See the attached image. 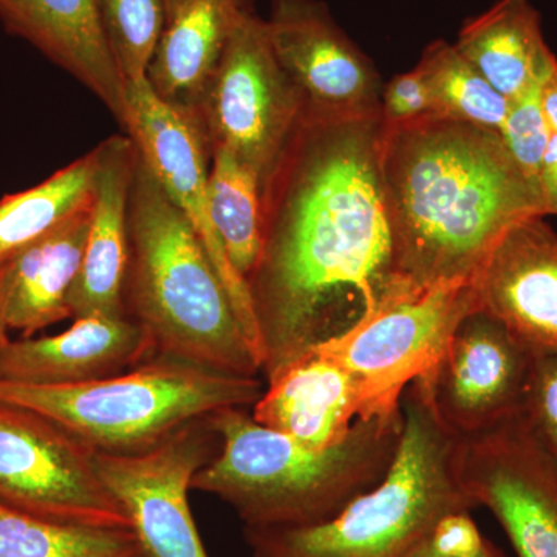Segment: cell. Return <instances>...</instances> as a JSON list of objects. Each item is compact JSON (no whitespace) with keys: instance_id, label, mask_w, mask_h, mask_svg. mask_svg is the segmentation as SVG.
Segmentation results:
<instances>
[{"instance_id":"obj_28","label":"cell","mask_w":557,"mask_h":557,"mask_svg":"<svg viewBox=\"0 0 557 557\" xmlns=\"http://www.w3.org/2000/svg\"><path fill=\"white\" fill-rule=\"evenodd\" d=\"M541 87L542 83L534 84L525 94L509 101L507 119L498 131L520 171L537 190L542 161L552 138L542 108Z\"/></svg>"},{"instance_id":"obj_16","label":"cell","mask_w":557,"mask_h":557,"mask_svg":"<svg viewBox=\"0 0 557 557\" xmlns=\"http://www.w3.org/2000/svg\"><path fill=\"white\" fill-rule=\"evenodd\" d=\"M73 321L60 335L10 341L0 350V381L70 386L119 375L157 357L149 333L131 317Z\"/></svg>"},{"instance_id":"obj_8","label":"cell","mask_w":557,"mask_h":557,"mask_svg":"<svg viewBox=\"0 0 557 557\" xmlns=\"http://www.w3.org/2000/svg\"><path fill=\"white\" fill-rule=\"evenodd\" d=\"M306 102L278 62L267 22L242 21L196 113L209 152L228 150L265 183L298 126Z\"/></svg>"},{"instance_id":"obj_14","label":"cell","mask_w":557,"mask_h":557,"mask_svg":"<svg viewBox=\"0 0 557 557\" xmlns=\"http://www.w3.org/2000/svg\"><path fill=\"white\" fill-rule=\"evenodd\" d=\"M267 28L306 108L324 115H381L379 70L322 0H273Z\"/></svg>"},{"instance_id":"obj_6","label":"cell","mask_w":557,"mask_h":557,"mask_svg":"<svg viewBox=\"0 0 557 557\" xmlns=\"http://www.w3.org/2000/svg\"><path fill=\"white\" fill-rule=\"evenodd\" d=\"M265 387L259 376L153 357L119 375L70 386L0 381V403L49 418L97 453L135 454L220 409L252 408Z\"/></svg>"},{"instance_id":"obj_7","label":"cell","mask_w":557,"mask_h":557,"mask_svg":"<svg viewBox=\"0 0 557 557\" xmlns=\"http://www.w3.org/2000/svg\"><path fill=\"white\" fill-rule=\"evenodd\" d=\"M478 309L474 278L449 282L392 300L343 335L311 348L354 376L359 418L387 416L401 408L406 387L437 366L458 324Z\"/></svg>"},{"instance_id":"obj_15","label":"cell","mask_w":557,"mask_h":557,"mask_svg":"<svg viewBox=\"0 0 557 557\" xmlns=\"http://www.w3.org/2000/svg\"><path fill=\"white\" fill-rule=\"evenodd\" d=\"M480 309L533 351L557 350V233L545 218L516 223L474 277Z\"/></svg>"},{"instance_id":"obj_3","label":"cell","mask_w":557,"mask_h":557,"mask_svg":"<svg viewBox=\"0 0 557 557\" xmlns=\"http://www.w3.org/2000/svg\"><path fill=\"white\" fill-rule=\"evenodd\" d=\"M209 420L220 450L194 475L190 491L222 498L247 530L317 525L335 518L386 478L403 431L399 408L358 418L339 445L314 449L263 426L247 408L220 409Z\"/></svg>"},{"instance_id":"obj_1","label":"cell","mask_w":557,"mask_h":557,"mask_svg":"<svg viewBox=\"0 0 557 557\" xmlns=\"http://www.w3.org/2000/svg\"><path fill=\"white\" fill-rule=\"evenodd\" d=\"M381 115L304 108L262 186L263 240L248 288L269 380L401 298L380 172Z\"/></svg>"},{"instance_id":"obj_17","label":"cell","mask_w":557,"mask_h":557,"mask_svg":"<svg viewBox=\"0 0 557 557\" xmlns=\"http://www.w3.org/2000/svg\"><path fill=\"white\" fill-rule=\"evenodd\" d=\"M97 190L83 263L70 289L72 318L127 317L124 285L129 269V197L137 148L129 135L97 146Z\"/></svg>"},{"instance_id":"obj_32","label":"cell","mask_w":557,"mask_h":557,"mask_svg":"<svg viewBox=\"0 0 557 557\" xmlns=\"http://www.w3.org/2000/svg\"><path fill=\"white\" fill-rule=\"evenodd\" d=\"M539 194H541L542 211L547 215H557V135L552 134L547 152L542 161L539 174Z\"/></svg>"},{"instance_id":"obj_21","label":"cell","mask_w":557,"mask_h":557,"mask_svg":"<svg viewBox=\"0 0 557 557\" xmlns=\"http://www.w3.org/2000/svg\"><path fill=\"white\" fill-rule=\"evenodd\" d=\"M456 47L508 101L544 83L557 60L531 0H498L465 22Z\"/></svg>"},{"instance_id":"obj_20","label":"cell","mask_w":557,"mask_h":557,"mask_svg":"<svg viewBox=\"0 0 557 557\" xmlns=\"http://www.w3.org/2000/svg\"><path fill=\"white\" fill-rule=\"evenodd\" d=\"M256 0H183L166 20L150 61L149 86L161 101L189 113L197 110L223 51Z\"/></svg>"},{"instance_id":"obj_19","label":"cell","mask_w":557,"mask_h":557,"mask_svg":"<svg viewBox=\"0 0 557 557\" xmlns=\"http://www.w3.org/2000/svg\"><path fill=\"white\" fill-rule=\"evenodd\" d=\"M359 413L354 376L336 359L310 348L267 380L251 416L310 448L327 449L346 440Z\"/></svg>"},{"instance_id":"obj_5","label":"cell","mask_w":557,"mask_h":557,"mask_svg":"<svg viewBox=\"0 0 557 557\" xmlns=\"http://www.w3.org/2000/svg\"><path fill=\"white\" fill-rule=\"evenodd\" d=\"M403 431L386 478L317 525L247 530L255 557H406L445 516L472 511L458 475L460 437L416 380L401 397Z\"/></svg>"},{"instance_id":"obj_11","label":"cell","mask_w":557,"mask_h":557,"mask_svg":"<svg viewBox=\"0 0 557 557\" xmlns=\"http://www.w3.org/2000/svg\"><path fill=\"white\" fill-rule=\"evenodd\" d=\"M219 450L220 437L208 416L141 453L95 456L98 474L126 509L149 557H208L188 493L194 475Z\"/></svg>"},{"instance_id":"obj_25","label":"cell","mask_w":557,"mask_h":557,"mask_svg":"<svg viewBox=\"0 0 557 557\" xmlns=\"http://www.w3.org/2000/svg\"><path fill=\"white\" fill-rule=\"evenodd\" d=\"M0 557H149L134 530L69 525L0 504Z\"/></svg>"},{"instance_id":"obj_2","label":"cell","mask_w":557,"mask_h":557,"mask_svg":"<svg viewBox=\"0 0 557 557\" xmlns=\"http://www.w3.org/2000/svg\"><path fill=\"white\" fill-rule=\"evenodd\" d=\"M380 172L405 296L472 281L516 223L545 218L500 134L467 121L383 123Z\"/></svg>"},{"instance_id":"obj_31","label":"cell","mask_w":557,"mask_h":557,"mask_svg":"<svg viewBox=\"0 0 557 557\" xmlns=\"http://www.w3.org/2000/svg\"><path fill=\"white\" fill-rule=\"evenodd\" d=\"M434 113L437 112L431 91L417 67L394 76L383 87L381 119L386 126L410 123Z\"/></svg>"},{"instance_id":"obj_29","label":"cell","mask_w":557,"mask_h":557,"mask_svg":"<svg viewBox=\"0 0 557 557\" xmlns=\"http://www.w3.org/2000/svg\"><path fill=\"white\" fill-rule=\"evenodd\" d=\"M519 416L539 446L557 463V350L533 351Z\"/></svg>"},{"instance_id":"obj_24","label":"cell","mask_w":557,"mask_h":557,"mask_svg":"<svg viewBox=\"0 0 557 557\" xmlns=\"http://www.w3.org/2000/svg\"><path fill=\"white\" fill-rule=\"evenodd\" d=\"M208 205L231 263L248 281L262 252V180L228 150H211Z\"/></svg>"},{"instance_id":"obj_22","label":"cell","mask_w":557,"mask_h":557,"mask_svg":"<svg viewBox=\"0 0 557 557\" xmlns=\"http://www.w3.org/2000/svg\"><path fill=\"white\" fill-rule=\"evenodd\" d=\"M91 208L94 203L13 256L9 325L24 338L72 318L67 300L83 263Z\"/></svg>"},{"instance_id":"obj_9","label":"cell","mask_w":557,"mask_h":557,"mask_svg":"<svg viewBox=\"0 0 557 557\" xmlns=\"http://www.w3.org/2000/svg\"><path fill=\"white\" fill-rule=\"evenodd\" d=\"M95 456L49 418L0 403V504L51 522L132 530Z\"/></svg>"},{"instance_id":"obj_23","label":"cell","mask_w":557,"mask_h":557,"mask_svg":"<svg viewBox=\"0 0 557 557\" xmlns=\"http://www.w3.org/2000/svg\"><path fill=\"white\" fill-rule=\"evenodd\" d=\"M98 148L39 185L0 199V260L9 259L89 207L97 190Z\"/></svg>"},{"instance_id":"obj_18","label":"cell","mask_w":557,"mask_h":557,"mask_svg":"<svg viewBox=\"0 0 557 557\" xmlns=\"http://www.w3.org/2000/svg\"><path fill=\"white\" fill-rule=\"evenodd\" d=\"M0 22L94 91L123 123L126 83L97 0H0Z\"/></svg>"},{"instance_id":"obj_26","label":"cell","mask_w":557,"mask_h":557,"mask_svg":"<svg viewBox=\"0 0 557 557\" xmlns=\"http://www.w3.org/2000/svg\"><path fill=\"white\" fill-rule=\"evenodd\" d=\"M417 69L426 81L438 115L502 129L509 101L458 51L456 44L442 39L429 44Z\"/></svg>"},{"instance_id":"obj_33","label":"cell","mask_w":557,"mask_h":557,"mask_svg":"<svg viewBox=\"0 0 557 557\" xmlns=\"http://www.w3.org/2000/svg\"><path fill=\"white\" fill-rule=\"evenodd\" d=\"M11 271H13V256L0 260V350L11 341L9 338Z\"/></svg>"},{"instance_id":"obj_4","label":"cell","mask_w":557,"mask_h":557,"mask_svg":"<svg viewBox=\"0 0 557 557\" xmlns=\"http://www.w3.org/2000/svg\"><path fill=\"white\" fill-rule=\"evenodd\" d=\"M124 309L149 333L157 357L228 375L262 373L207 249L138 150Z\"/></svg>"},{"instance_id":"obj_12","label":"cell","mask_w":557,"mask_h":557,"mask_svg":"<svg viewBox=\"0 0 557 557\" xmlns=\"http://www.w3.org/2000/svg\"><path fill=\"white\" fill-rule=\"evenodd\" d=\"M458 475L475 507L504 528L518 557H557V463L519 413L460 437Z\"/></svg>"},{"instance_id":"obj_34","label":"cell","mask_w":557,"mask_h":557,"mask_svg":"<svg viewBox=\"0 0 557 557\" xmlns=\"http://www.w3.org/2000/svg\"><path fill=\"white\" fill-rule=\"evenodd\" d=\"M541 100L549 131L557 135V60L542 83Z\"/></svg>"},{"instance_id":"obj_13","label":"cell","mask_w":557,"mask_h":557,"mask_svg":"<svg viewBox=\"0 0 557 557\" xmlns=\"http://www.w3.org/2000/svg\"><path fill=\"white\" fill-rule=\"evenodd\" d=\"M533 350L478 309L458 324L437 366L423 379L435 412L458 437L518 416Z\"/></svg>"},{"instance_id":"obj_27","label":"cell","mask_w":557,"mask_h":557,"mask_svg":"<svg viewBox=\"0 0 557 557\" xmlns=\"http://www.w3.org/2000/svg\"><path fill=\"white\" fill-rule=\"evenodd\" d=\"M110 51L124 83L145 79L164 27L163 0H97Z\"/></svg>"},{"instance_id":"obj_30","label":"cell","mask_w":557,"mask_h":557,"mask_svg":"<svg viewBox=\"0 0 557 557\" xmlns=\"http://www.w3.org/2000/svg\"><path fill=\"white\" fill-rule=\"evenodd\" d=\"M406 557H502L480 534L471 511L445 516Z\"/></svg>"},{"instance_id":"obj_35","label":"cell","mask_w":557,"mask_h":557,"mask_svg":"<svg viewBox=\"0 0 557 557\" xmlns=\"http://www.w3.org/2000/svg\"><path fill=\"white\" fill-rule=\"evenodd\" d=\"M164 7H166V20L171 16L172 13H174L175 10L178 9L180 5H182L183 0H163Z\"/></svg>"},{"instance_id":"obj_10","label":"cell","mask_w":557,"mask_h":557,"mask_svg":"<svg viewBox=\"0 0 557 557\" xmlns=\"http://www.w3.org/2000/svg\"><path fill=\"white\" fill-rule=\"evenodd\" d=\"M121 126L126 129L139 156L159 180L161 188L189 220L199 236L263 369L265 355L251 293L247 281L231 263L209 214L208 175L211 152L199 121L161 101L145 78L126 84Z\"/></svg>"}]
</instances>
